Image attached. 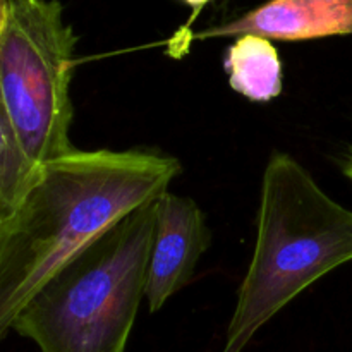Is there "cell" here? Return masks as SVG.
<instances>
[{"label":"cell","mask_w":352,"mask_h":352,"mask_svg":"<svg viewBox=\"0 0 352 352\" xmlns=\"http://www.w3.org/2000/svg\"><path fill=\"white\" fill-rule=\"evenodd\" d=\"M181 174L170 155L72 150L48 162L0 219V336L31 296L76 253L153 203Z\"/></svg>","instance_id":"6da1fadb"},{"label":"cell","mask_w":352,"mask_h":352,"mask_svg":"<svg viewBox=\"0 0 352 352\" xmlns=\"http://www.w3.org/2000/svg\"><path fill=\"white\" fill-rule=\"evenodd\" d=\"M78 34L58 0H2L0 14V219L38 172L74 150L71 79Z\"/></svg>","instance_id":"7a4b0ae2"},{"label":"cell","mask_w":352,"mask_h":352,"mask_svg":"<svg viewBox=\"0 0 352 352\" xmlns=\"http://www.w3.org/2000/svg\"><path fill=\"white\" fill-rule=\"evenodd\" d=\"M349 261L352 210L330 198L296 158L274 151L261 182L253 258L220 352H243L292 299Z\"/></svg>","instance_id":"3957f363"},{"label":"cell","mask_w":352,"mask_h":352,"mask_svg":"<svg viewBox=\"0 0 352 352\" xmlns=\"http://www.w3.org/2000/svg\"><path fill=\"white\" fill-rule=\"evenodd\" d=\"M155 201L65 261L14 318L41 352H126L146 299Z\"/></svg>","instance_id":"277c9868"},{"label":"cell","mask_w":352,"mask_h":352,"mask_svg":"<svg viewBox=\"0 0 352 352\" xmlns=\"http://www.w3.org/2000/svg\"><path fill=\"white\" fill-rule=\"evenodd\" d=\"M153 246L148 270L146 301L150 313L191 282L201 254L210 246L205 213L196 201L167 191L155 201Z\"/></svg>","instance_id":"5b68a950"},{"label":"cell","mask_w":352,"mask_h":352,"mask_svg":"<svg viewBox=\"0 0 352 352\" xmlns=\"http://www.w3.org/2000/svg\"><path fill=\"white\" fill-rule=\"evenodd\" d=\"M260 34L301 41L352 34V0H268L229 23L191 34V40Z\"/></svg>","instance_id":"8992f818"},{"label":"cell","mask_w":352,"mask_h":352,"mask_svg":"<svg viewBox=\"0 0 352 352\" xmlns=\"http://www.w3.org/2000/svg\"><path fill=\"white\" fill-rule=\"evenodd\" d=\"M223 69L229 86L251 102H270L282 93V62L272 40L241 34L227 48Z\"/></svg>","instance_id":"52a82bcc"},{"label":"cell","mask_w":352,"mask_h":352,"mask_svg":"<svg viewBox=\"0 0 352 352\" xmlns=\"http://www.w3.org/2000/svg\"><path fill=\"white\" fill-rule=\"evenodd\" d=\"M182 2H184L186 6L191 7V9H195V12L198 14L203 7L208 6V3H212L213 0H182Z\"/></svg>","instance_id":"ba28073f"},{"label":"cell","mask_w":352,"mask_h":352,"mask_svg":"<svg viewBox=\"0 0 352 352\" xmlns=\"http://www.w3.org/2000/svg\"><path fill=\"white\" fill-rule=\"evenodd\" d=\"M344 172H346L347 177H349L351 181H352V157H351V160L347 162V165H346V168H344Z\"/></svg>","instance_id":"9c48e42d"}]
</instances>
